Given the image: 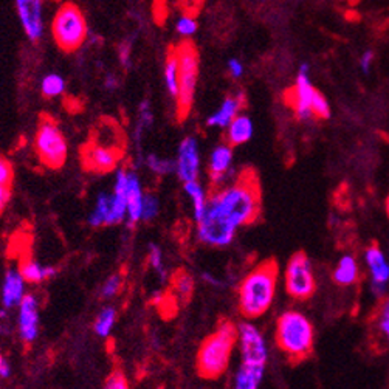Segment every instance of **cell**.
Masks as SVG:
<instances>
[{"label": "cell", "instance_id": "6da1fadb", "mask_svg": "<svg viewBox=\"0 0 389 389\" xmlns=\"http://www.w3.org/2000/svg\"><path fill=\"white\" fill-rule=\"evenodd\" d=\"M262 192L253 169H245L235 180L214 188L208 197L204 217L196 222L197 239L211 248L233 244L237 231L259 219Z\"/></svg>", "mask_w": 389, "mask_h": 389}, {"label": "cell", "instance_id": "7a4b0ae2", "mask_svg": "<svg viewBox=\"0 0 389 389\" xmlns=\"http://www.w3.org/2000/svg\"><path fill=\"white\" fill-rule=\"evenodd\" d=\"M279 267L275 261H262L240 279L237 307L245 320L253 321L271 309L278 293Z\"/></svg>", "mask_w": 389, "mask_h": 389}, {"label": "cell", "instance_id": "3957f363", "mask_svg": "<svg viewBox=\"0 0 389 389\" xmlns=\"http://www.w3.org/2000/svg\"><path fill=\"white\" fill-rule=\"evenodd\" d=\"M237 347V324L222 320L216 329L202 341L196 355L199 376L205 380H217L228 371Z\"/></svg>", "mask_w": 389, "mask_h": 389}, {"label": "cell", "instance_id": "277c9868", "mask_svg": "<svg viewBox=\"0 0 389 389\" xmlns=\"http://www.w3.org/2000/svg\"><path fill=\"white\" fill-rule=\"evenodd\" d=\"M275 341L279 351L292 362H302L312 355L315 346V328L300 310H285L278 316Z\"/></svg>", "mask_w": 389, "mask_h": 389}, {"label": "cell", "instance_id": "5b68a950", "mask_svg": "<svg viewBox=\"0 0 389 389\" xmlns=\"http://www.w3.org/2000/svg\"><path fill=\"white\" fill-rule=\"evenodd\" d=\"M285 101L301 121L312 118L328 120L331 116L329 101L320 90L314 87L309 75V64H302L293 87L287 92Z\"/></svg>", "mask_w": 389, "mask_h": 389}, {"label": "cell", "instance_id": "8992f818", "mask_svg": "<svg viewBox=\"0 0 389 389\" xmlns=\"http://www.w3.org/2000/svg\"><path fill=\"white\" fill-rule=\"evenodd\" d=\"M178 59V95L177 101V120L183 121L190 115L196 95L199 80V53L191 41H182L175 45Z\"/></svg>", "mask_w": 389, "mask_h": 389}, {"label": "cell", "instance_id": "52a82bcc", "mask_svg": "<svg viewBox=\"0 0 389 389\" xmlns=\"http://www.w3.org/2000/svg\"><path fill=\"white\" fill-rule=\"evenodd\" d=\"M87 22L75 4H64L58 8L51 22V35L61 50L72 53L87 39Z\"/></svg>", "mask_w": 389, "mask_h": 389}, {"label": "cell", "instance_id": "ba28073f", "mask_svg": "<svg viewBox=\"0 0 389 389\" xmlns=\"http://www.w3.org/2000/svg\"><path fill=\"white\" fill-rule=\"evenodd\" d=\"M35 151L39 161L49 169H61L68 154L67 140L62 130L50 116H41L35 135Z\"/></svg>", "mask_w": 389, "mask_h": 389}, {"label": "cell", "instance_id": "9c48e42d", "mask_svg": "<svg viewBox=\"0 0 389 389\" xmlns=\"http://www.w3.org/2000/svg\"><path fill=\"white\" fill-rule=\"evenodd\" d=\"M285 293L297 301H307L316 292L315 271L306 253H295L287 261L283 271Z\"/></svg>", "mask_w": 389, "mask_h": 389}, {"label": "cell", "instance_id": "30bf717a", "mask_svg": "<svg viewBox=\"0 0 389 389\" xmlns=\"http://www.w3.org/2000/svg\"><path fill=\"white\" fill-rule=\"evenodd\" d=\"M124 155V146L109 144L90 138L81 149L82 166L95 174H107L116 169Z\"/></svg>", "mask_w": 389, "mask_h": 389}, {"label": "cell", "instance_id": "8fae6325", "mask_svg": "<svg viewBox=\"0 0 389 389\" xmlns=\"http://www.w3.org/2000/svg\"><path fill=\"white\" fill-rule=\"evenodd\" d=\"M363 259L369 273L372 292L377 297H382L389 283V259L386 253L378 245H369L364 250Z\"/></svg>", "mask_w": 389, "mask_h": 389}, {"label": "cell", "instance_id": "7c38bea8", "mask_svg": "<svg viewBox=\"0 0 389 389\" xmlns=\"http://www.w3.org/2000/svg\"><path fill=\"white\" fill-rule=\"evenodd\" d=\"M175 174L183 183L199 180L200 174V152L199 143L194 137L183 138L178 144L177 160H175Z\"/></svg>", "mask_w": 389, "mask_h": 389}, {"label": "cell", "instance_id": "4fadbf2b", "mask_svg": "<svg viewBox=\"0 0 389 389\" xmlns=\"http://www.w3.org/2000/svg\"><path fill=\"white\" fill-rule=\"evenodd\" d=\"M19 338L25 345L35 343L39 337V301L36 295L27 293L18 307Z\"/></svg>", "mask_w": 389, "mask_h": 389}, {"label": "cell", "instance_id": "5bb4252c", "mask_svg": "<svg viewBox=\"0 0 389 389\" xmlns=\"http://www.w3.org/2000/svg\"><path fill=\"white\" fill-rule=\"evenodd\" d=\"M22 28L30 41H39L44 33L42 0H16Z\"/></svg>", "mask_w": 389, "mask_h": 389}, {"label": "cell", "instance_id": "9a60e30c", "mask_svg": "<svg viewBox=\"0 0 389 389\" xmlns=\"http://www.w3.org/2000/svg\"><path fill=\"white\" fill-rule=\"evenodd\" d=\"M233 166V146L228 143L217 144L208 161V177L213 188L227 185Z\"/></svg>", "mask_w": 389, "mask_h": 389}, {"label": "cell", "instance_id": "2e32d148", "mask_svg": "<svg viewBox=\"0 0 389 389\" xmlns=\"http://www.w3.org/2000/svg\"><path fill=\"white\" fill-rule=\"evenodd\" d=\"M266 368L267 362L240 357V364L233 378V389H259Z\"/></svg>", "mask_w": 389, "mask_h": 389}, {"label": "cell", "instance_id": "e0dca14e", "mask_svg": "<svg viewBox=\"0 0 389 389\" xmlns=\"http://www.w3.org/2000/svg\"><path fill=\"white\" fill-rule=\"evenodd\" d=\"M128 171L118 169L111 192V225L123 223L128 219Z\"/></svg>", "mask_w": 389, "mask_h": 389}, {"label": "cell", "instance_id": "ac0fdd59", "mask_svg": "<svg viewBox=\"0 0 389 389\" xmlns=\"http://www.w3.org/2000/svg\"><path fill=\"white\" fill-rule=\"evenodd\" d=\"M27 281L23 279L19 267L8 268L2 283V304L6 310L19 307L22 300L27 295Z\"/></svg>", "mask_w": 389, "mask_h": 389}, {"label": "cell", "instance_id": "d6986e66", "mask_svg": "<svg viewBox=\"0 0 389 389\" xmlns=\"http://www.w3.org/2000/svg\"><path fill=\"white\" fill-rule=\"evenodd\" d=\"M144 191L140 177L134 171H128V223L134 227L142 222V209H143Z\"/></svg>", "mask_w": 389, "mask_h": 389}, {"label": "cell", "instance_id": "ffe728a7", "mask_svg": "<svg viewBox=\"0 0 389 389\" xmlns=\"http://www.w3.org/2000/svg\"><path fill=\"white\" fill-rule=\"evenodd\" d=\"M244 107V97L236 95V97H228L223 99L221 107L217 109V112L208 116L206 124L208 126H217V128H228L231 121L239 115L240 109Z\"/></svg>", "mask_w": 389, "mask_h": 389}, {"label": "cell", "instance_id": "44dd1931", "mask_svg": "<svg viewBox=\"0 0 389 389\" xmlns=\"http://www.w3.org/2000/svg\"><path fill=\"white\" fill-rule=\"evenodd\" d=\"M333 281L341 287L354 285L360 279V266L354 254H343L333 268Z\"/></svg>", "mask_w": 389, "mask_h": 389}, {"label": "cell", "instance_id": "7402d4cb", "mask_svg": "<svg viewBox=\"0 0 389 389\" xmlns=\"http://www.w3.org/2000/svg\"><path fill=\"white\" fill-rule=\"evenodd\" d=\"M19 270L27 284H42L56 275V268L51 266H45V264H41L31 258L22 259L19 264Z\"/></svg>", "mask_w": 389, "mask_h": 389}, {"label": "cell", "instance_id": "603a6c76", "mask_svg": "<svg viewBox=\"0 0 389 389\" xmlns=\"http://www.w3.org/2000/svg\"><path fill=\"white\" fill-rule=\"evenodd\" d=\"M183 191H185V194H186V196H188V199L191 202L194 222H199L202 219V217H204L205 211H206L209 194L206 192L205 186L202 185L199 180L183 183Z\"/></svg>", "mask_w": 389, "mask_h": 389}, {"label": "cell", "instance_id": "cb8c5ba5", "mask_svg": "<svg viewBox=\"0 0 389 389\" xmlns=\"http://www.w3.org/2000/svg\"><path fill=\"white\" fill-rule=\"evenodd\" d=\"M253 121L247 115H237L227 128V143L235 146L245 144L253 137Z\"/></svg>", "mask_w": 389, "mask_h": 389}, {"label": "cell", "instance_id": "d4e9b609", "mask_svg": "<svg viewBox=\"0 0 389 389\" xmlns=\"http://www.w3.org/2000/svg\"><path fill=\"white\" fill-rule=\"evenodd\" d=\"M89 225L93 228L111 225V194L99 192L89 216Z\"/></svg>", "mask_w": 389, "mask_h": 389}, {"label": "cell", "instance_id": "484cf974", "mask_svg": "<svg viewBox=\"0 0 389 389\" xmlns=\"http://www.w3.org/2000/svg\"><path fill=\"white\" fill-rule=\"evenodd\" d=\"M171 285H173V295L175 301L188 302L192 298L194 293V279L185 270H178L171 279Z\"/></svg>", "mask_w": 389, "mask_h": 389}, {"label": "cell", "instance_id": "4316f807", "mask_svg": "<svg viewBox=\"0 0 389 389\" xmlns=\"http://www.w3.org/2000/svg\"><path fill=\"white\" fill-rule=\"evenodd\" d=\"M165 84L169 95L177 98L178 95V59L175 53V47H171L166 54L165 62Z\"/></svg>", "mask_w": 389, "mask_h": 389}, {"label": "cell", "instance_id": "83f0119b", "mask_svg": "<svg viewBox=\"0 0 389 389\" xmlns=\"http://www.w3.org/2000/svg\"><path fill=\"white\" fill-rule=\"evenodd\" d=\"M116 323V309L112 306H106L101 309V312L95 318V324L93 329L95 333L101 338H107L111 335Z\"/></svg>", "mask_w": 389, "mask_h": 389}, {"label": "cell", "instance_id": "f1b7e54d", "mask_svg": "<svg viewBox=\"0 0 389 389\" xmlns=\"http://www.w3.org/2000/svg\"><path fill=\"white\" fill-rule=\"evenodd\" d=\"M372 323H374L377 338L385 345H389V298L380 302Z\"/></svg>", "mask_w": 389, "mask_h": 389}, {"label": "cell", "instance_id": "f546056e", "mask_svg": "<svg viewBox=\"0 0 389 389\" xmlns=\"http://www.w3.org/2000/svg\"><path fill=\"white\" fill-rule=\"evenodd\" d=\"M144 165L147 169L152 171L154 174L168 175L175 173V161L169 159H163L157 154H147L144 159Z\"/></svg>", "mask_w": 389, "mask_h": 389}, {"label": "cell", "instance_id": "4dcf8cb0", "mask_svg": "<svg viewBox=\"0 0 389 389\" xmlns=\"http://www.w3.org/2000/svg\"><path fill=\"white\" fill-rule=\"evenodd\" d=\"M66 90L64 78L58 73H49L41 82V92L45 98L59 97Z\"/></svg>", "mask_w": 389, "mask_h": 389}, {"label": "cell", "instance_id": "1f68e13d", "mask_svg": "<svg viewBox=\"0 0 389 389\" xmlns=\"http://www.w3.org/2000/svg\"><path fill=\"white\" fill-rule=\"evenodd\" d=\"M152 123H154V116H152L149 101H143V103L140 104L138 121L135 126V140L138 144H140V140L143 138V134L146 132V129H149Z\"/></svg>", "mask_w": 389, "mask_h": 389}, {"label": "cell", "instance_id": "d6a6232c", "mask_svg": "<svg viewBox=\"0 0 389 389\" xmlns=\"http://www.w3.org/2000/svg\"><path fill=\"white\" fill-rule=\"evenodd\" d=\"M124 285V278L121 273H115L112 276H109L103 287H101V298L103 300H112L118 295Z\"/></svg>", "mask_w": 389, "mask_h": 389}, {"label": "cell", "instance_id": "836d02e7", "mask_svg": "<svg viewBox=\"0 0 389 389\" xmlns=\"http://www.w3.org/2000/svg\"><path fill=\"white\" fill-rule=\"evenodd\" d=\"M160 213V200L154 194H144L143 209H142V222H152L157 219Z\"/></svg>", "mask_w": 389, "mask_h": 389}, {"label": "cell", "instance_id": "e575fe53", "mask_svg": "<svg viewBox=\"0 0 389 389\" xmlns=\"http://www.w3.org/2000/svg\"><path fill=\"white\" fill-rule=\"evenodd\" d=\"M147 262L155 273L165 278V258H163L161 248L157 244H151L147 250Z\"/></svg>", "mask_w": 389, "mask_h": 389}, {"label": "cell", "instance_id": "d590c367", "mask_svg": "<svg viewBox=\"0 0 389 389\" xmlns=\"http://www.w3.org/2000/svg\"><path fill=\"white\" fill-rule=\"evenodd\" d=\"M197 27H199L197 25V20H196V18H194L192 14H185L177 22L178 35L185 36V37H191V36L196 35Z\"/></svg>", "mask_w": 389, "mask_h": 389}, {"label": "cell", "instance_id": "8d00e7d4", "mask_svg": "<svg viewBox=\"0 0 389 389\" xmlns=\"http://www.w3.org/2000/svg\"><path fill=\"white\" fill-rule=\"evenodd\" d=\"M103 389H130V386L124 372L121 369H115L106 378Z\"/></svg>", "mask_w": 389, "mask_h": 389}, {"label": "cell", "instance_id": "74e56055", "mask_svg": "<svg viewBox=\"0 0 389 389\" xmlns=\"http://www.w3.org/2000/svg\"><path fill=\"white\" fill-rule=\"evenodd\" d=\"M13 182H14V169L11 166V163L8 161L4 155H0V185L11 186L13 188Z\"/></svg>", "mask_w": 389, "mask_h": 389}, {"label": "cell", "instance_id": "f35d334b", "mask_svg": "<svg viewBox=\"0 0 389 389\" xmlns=\"http://www.w3.org/2000/svg\"><path fill=\"white\" fill-rule=\"evenodd\" d=\"M372 64H374V51H364L360 58V70L364 75H368L371 72Z\"/></svg>", "mask_w": 389, "mask_h": 389}, {"label": "cell", "instance_id": "ab89813d", "mask_svg": "<svg viewBox=\"0 0 389 389\" xmlns=\"http://www.w3.org/2000/svg\"><path fill=\"white\" fill-rule=\"evenodd\" d=\"M10 199H11V186L0 185V216L4 214Z\"/></svg>", "mask_w": 389, "mask_h": 389}, {"label": "cell", "instance_id": "60d3db41", "mask_svg": "<svg viewBox=\"0 0 389 389\" xmlns=\"http://www.w3.org/2000/svg\"><path fill=\"white\" fill-rule=\"evenodd\" d=\"M228 72L233 78H240L244 75V64L239 59L233 58L228 61Z\"/></svg>", "mask_w": 389, "mask_h": 389}, {"label": "cell", "instance_id": "b9f144b4", "mask_svg": "<svg viewBox=\"0 0 389 389\" xmlns=\"http://www.w3.org/2000/svg\"><path fill=\"white\" fill-rule=\"evenodd\" d=\"M120 61L124 67H129L130 64V45L129 42H124L120 45Z\"/></svg>", "mask_w": 389, "mask_h": 389}, {"label": "cell", "instance_id": "7bdbcfd3", "mask_svg": "<svg viewBox=\"0 0 389 389\" xmlns=\"http://www.w3.org/2000/svg\"><path fill=\"white\" fill-rule=\"evenodd\" d=\"M11 376V364L0 354V378H8Z\"/></svg>", "mask_w": 389, "mask_h": 389}, {"label": "cell", "instance_id": "ee69618b", "mask_svg": "<svg viewBox=\"0 0 389 389\" xmlns=\"http://www.w3.org/2000/svg\"><path fill=\"white\" fill-rule=\"evenodd\" d=\"M202 0H185V8L188 10V14L194 13L200 6Z\"/></svg>", "mask_w": 389, "mask_h": 389}, {"label": "cell", "instance_id": "f6af8a7d", "mask_svg": "<svg viewBox=\"0 0 389 389\" xmlns=\"http://www.w3.org/2000/svg\"><path fill=\"white\" fill-rule=\"evenodd\" d=\"M104 84H106V87H107V89H111V90H112V89L116 87V85H118V81H116V78H115V76L109 75V76L106 78V82H104Z\"/></svg>", "mask_w": 389, "mask_h": 389}, {"label": "cell", "instance_id": "bcb514c9", "mask_svg": "<svg viewBox=\"0 0 389 389\" xmlns=\"http://www.w3.org/2000/svg\"><path fill=\"white\" fill-rule=\"evenodd\" d=\"M385 206H386V214L389 217V194H388V197H386V202H385Z\"/></svg>", "mask_w": 389, "mask_h": 389}, {"label": "cell", "instance_id": "7dc6e473", "mask_svg": "<svg viewBox=\"0 0 389 389\" xmlns=\"http://www.w3.org/2000/svg\"><path fill=\"white\" fill-rule=\"evenodd\" d=\"M349 2H354V0H349Z\"/></svg>", "mask_w": 389, "mask_h": 389}, {"label": "cell", "instance_id": "c3c4849f", "mask_svg": "<svg viewBox=\"0 0 389 389\" xmlns=\"http://www.w3.org/2000/svg\"><path fill=\"white\" fill-rule=\"evenodd\" d=\"M0 324H2V323H0ZM0 331H2V328H0Z\"/></svg>", "mask_w": 389, "mask_h": 389}]
</instances>
